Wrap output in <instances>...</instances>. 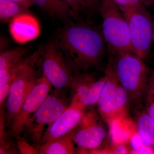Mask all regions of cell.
<instances>
[{
	"instance_id": "6da1fadb",
	"label": "cell",
	"mask_w": 154,
	"mask_h": 154,
	"mask_svg": "<svg viewBox=\"0 0 154 154\" xmlns=\"http://www.w3.org/2000/svg\"><path fill=\"white\" fill-rule=\"evenodd\" d=\"M54 41L74 72L99 67L107 46L102 32L88 23L75 21L67 23Z\"/></svg>"
},
{
	"instance_id": "7a4b0ae2",
	"label": "cell",
	"mask_w": 154,
	"mask_h": 154,
	"mask_svg": "<svg viewBox=\"0 0 154 154\" xmlns=\"http://www.w3.org/2000/svg\"><path fill=\"white\" fill-rule=\"evenodd\" d=\"M119 84L127 92L130 102L139 105L144 96L151 71L143 60L134 53H118L109 55Z\"/></svg>"
},
{
	"instance_id": "3957f363",
	"label": "cell",
	"mask_w": 154,
	"mask_h": 154,
	"mask_svg": "<svg viewBox=\"0 0 154 154\" xmlns=\"http://www.w3.org/2000/svg\"><path fill=\"white\" fill-rule=\"evenodd\" d=\"M102 33L109 55L133 53L129 26L123 13L113 0H101Z\"/></svg>"
},
{
	"instance_id": "277c9868",
	"label": "cell",
	"mask_w": 154,
	"mask_h": 154,
	"mask_svg": "<svg viewBox=\"0 0 154 154\" xmlns=\"http://www.w3.org/2000/svg\"><path fill=\"white\" fill-rule=\"evenodd\" d=\"M147 8L120 9L129 26L133 53L143 60L148 57L152 42L153 17Z\"/></svg>"
},
{
	"instance_id": "5b68a950",
	"label": "cell",
	"mask_w": 154,
	"mask_h": 154,
	"mask_svg": "<svg viewBox=\"0 0 154 154\" xmlns=\"http://www.w3.org/2000/svg\"><path fill=\"white\" fill-rule=\"evenodd\" d=\"M68 107L66 99L60 92L48 95L28 119L24 131L34 143L40 146L45 126L51 124Z\"/></svg>"
},
{
	"instance_id": "8992f818",
	"label": "cell",
	"mask_w": 154,
	"mask_h": 154,
	"mask_svg": "<svg viewBox=\"0 0 154 154\" xmlns=\"http://www.w3.org/2000/svg\"><path fill=\"white\" fill-rule=\"evenodd\" d=\"M39 48L43 75L57 90L68 88L74 72L54 40Z\"/></svg>"
},
{
	"instance_id": "52a82bcc",
	"label": "cell",
	"mask_w": 154,
	"mask_h": 154,
	"mask_svg": "<svg viewBox=\"0 0 154 154\" xmlns=\"http://www.w3.org/2000/svg\"><path fill=\"white\" fill-rule=\"evenodd\" d=\"M100 118L94 109L85 112L79 123L70 132L79 148L78 153H89L99 148L105 140L107 130Z\"/></svg>"
},
{
	"instance_id": "ba28073f",
	"label": "cell",
	"mask_w": 154,
	"mask_h": 154,
	"mask_svg": "<svg viewBox=\"0 0 154 154\" xmlns=\"http://www.w3.org/2000/svg\"><path fill=\"white\" fill-rule=\"evenodd\" d=\"M51 86L43 75L38 78L35 85L22 103L18 113L9 125L10 133L12 136L17 137L24 132L28 119L49 95Z\"/></svg>"
},
{
	"instance_id": "9c48e42d",
	"label": "cell",
	"mask_w": 154,
	"mask_h": 154,
	"mask_svg": "<svg viewBox=\"0 0 154 154\" xmlns=\"http://www.w3.org/2000/svg\"><path fill=\"white\" fill-rule=\"evenodd\" d=\"M38 79L33 66L26 70L12 83L7 101L6 119L9 125L18 113Z\"/></svg>"
},
{
	"instance_id": "30bf717a",
	"label": "cell",
	"mask_w": 154,
	"mask_h": 154,
	"mask_svg": "<svg viewBox=\"0 0 154 154\" xmlns=\"http://www.w3.org/2000/svg\"><path fill=\"white\" fill-rule=\"evenodd\" d=\"M85 113V111L81 108L69 105L48 126L43 134L40 145L70 132L79 123Z\"/></svg>"
},
{
	"instance_id": "8fae6325",
	"label": "cell",
	"mask_w": 154,
	"mask_h": 154,
	"mask_svg": "<svg viewBox=\"0 0 154 154\" xmlns=\"http://www.w3.org/2000/svg\"><path fill=\"white\" fill-rule=\"evenodd\" d=\"M105 84L97 106L99 116L109 126L113 122V102L116 88L120 84L109 60L105 69Z\"/></svg>"
},
{
	"instance_id": "7c38bea8",
	"label": "cell",
	"mask_w": 154,
	"mask_h": 154,
	"mask_svg": "<svg viewBox=\"0 0 154 154\" xmlns=\"http://www.w3.org/2000/svg\"><path fill=\"white\" fill-rule=\"evenodd\" d=\"M10 30L15 41L24 43L34 39L39 34V26L30 13L21 14L11 22Z\"/></svg>"
},
{
	"instance_id": "4fadbf2b",
	"label": "cell",
	"mask_w": 154,
	"mask_h": 154,
	"mask_svg": "<svg viewBox=\"0 0 154 154\" xmlns=\"http://www.w3.org/2000/svg\"><path fill=\"white\" fill-rule=\"evenodd\" d=\"M96 80L94 73L88 71L74 72L68 87L71 98L69 105L78 107Z\"/></svg>"
},
{
	"instance_id": "5bb4252c",
	"label": "cell",
	"mask_w": 154,
	"mask_h": 154,
	"mask_svg": "<svg viewBox=\"0 0 154 154\" xmlns=\"http://www.w3.org/2000/svg\"><path fill=\"white\" fill-rule=\"evenodd\" d=\"M41 51L38 48L33 54L25 57L13 66L0 70V85L6 84L11 87L15 79L23 72L35 65L41 58Z\"/></svg>"
},
{
	"instance_id": "9a60e30c",
	"label": "cell",
	"mask_w": 154,
	"mask_h": 154,
	"mask_svg": "<svg viewBox=\"0 0 154 154\" xmlns=\"http://www.w3.org/2000/svg\"><path fill=\"white\" fill-rule=\"evenodd\" d=\"M141 105H137L135 110V130L142 139L154 149V121Z\"/></svg>"
},
{
	"instance_id": "2e32d148",
	"label": "cell",
	"mask_w": 154,
	"mask_h": 154,
	"mask_svg": "<svg viewBox=\"0 0 154 154\" xmlns=\"http://www.w3.org/2000/svg\"><path fill=\"white\" fill-rule=\"evenodd\" d=\"M34 4L51 17L67 23L74 20L72 11L63 0H33Z\"/></svg>"
},
{
	"instance_id": "e0dca14e",
	"label": "cell",
	"mask_w": 154,
	"mask_h": 154,
	"mask_svg": "<svg viewBox=\"0 0 154 154\" xmlns=\"http://www.w3.org/2000/svg\"><path fill=\"white\" fill-rule=\"evenodd\" d=\"M74 143L70 133L41 145L39 146L40 154H73L76 153Z\"/></svg>"
},
{
	"instance_id": "ac0fdd59",
	"label": "cell",
	"mask_w": 154,
	"mask_h": 154,
	"mask_svg": "<svg viewBox=\"0 0 154 154\" xmlns=\"http://www.w3.org/2000/svg\"><path fill=\"white\" fill-rule=\"evenodd\" d=\"M130 102H131L130 100L128 94L119 84L116 91L115 98L113 102V121L112 122L127 117Z\"/></svg>"
},
{
	"instance_id": "d6986e66",
	"label": "cell",
	"mask_w": 154,
	"mask_h": 154,
	"mask_svg": "<svg viewBox=\"0 0 154 154\" xmlns=\"http://www.w3.org/2000/svg\"><path fill=\"white\" fill-rule=\"evenodd\" d=\"M29 13V8L9 0H0V19L3 22H11L21 14Z\"/></svg>"
},
{
	"instance_id": "ffe728a7",
	"label": "cell",
	"mask_w": 154,
	"mask_h": 154,
	"mask_svg": "<svg viewBox=\"0 0 154 154\" xmlns=\"http://www.w3.org/2000/svg\"><path fill=\"white\" fill-rule=\"evenodd\" d=\"M105 82V76L96 80L86 96L81 100L78 107L85 111L87 107L97 105Z\"/></svg>"
},
{
	"instance_id": "44dd1931",
	"label": "cell",
	"mask_w": 154,
	"mask_h": 154,
	"mask_svg": "<svg viewBox=\"0 0 154 154\" xmlns=\"http://www.w3.org/2000/svg\"><path fill=\"white\" fill-rule=\"evenodd\" d=\"M27 53L26 48L18 47L4 51L0 54V70L13 66L25 58Z\"/></svg>"
},
{
	"instance_id": "7402d4cb",
	"label": "cell",
	"mask_w": 154,
	"mask_h": 154,
	"mask_svg": "<svg viewBox=\"0 0 154 154\" xmlns=\"http://www.w3.org/2000/svg\"><path fill=\"white\" fill-rule=\"evenodd\" d=\"M128 143L131 149L130 154H154V149L142 139L136 130L131 134Z\"/></svg>"
},
{
	"instance_id": "603a6c76",
	"label": "cell",
	"mask_w": 154,
	"mask_h": 154,
	"mask_svg": "<svg viewBox=\"0 0 154 154\" xmlns=\"http://www.w3.org/2000/svg\"><path fill=\"white\" fill-rule=\"evenodd\" d=\"M143 100L146 112L154 121V70H151Z\"/></svg>"
},
{
	"instance_id": "cb8c5ba5",
	"label": "cell",
	"mask_w": 154,
	"mask_h": 154,
	"mask_svg": "<svg viewBox=\"0 0 154 154\" xmlns=\"http://www.w3.org/2000/svg\"><path fill=\"white\" fill-rule=\"evenodd\" d=\"M71 9L76 22H82L81 15L84 13L87 15V13L82 0H63Z\"/></svg>"
},
{
	"instance_id": "d4e9b609",
	"label": "cell",
	"mask_w": 154,
	"mask_h": 154,
	"mask_svg": "<svg viewBox=\"0 0 154 154\" xmlns=\"http://www.w3.org/2000/svg\"><path fill=\"white\" fill-rule=\"evenodd\" d=\"M88 16L100 15L101 0H82Z\"/></svg>"
},
{
	"instance_id": "484cf974",
	"label": "cell",
	"mask_w": 154,
	"mask_h": 154,
	"mask_svg": "<svg viewBox=\"0 0 154 154\" xmlns=\"http://www.w3.org/2000/svg\"><path fill=\"white\" fill-rule=\"evenodd\" d=\"M17 143L20 153L22 154H38L39 152L26 141L24 138L17 137Z\"/></svg>"
},
{
	"instance_id": "4316f807",
	"label": "cell",
	"mask_w": 154,
	"mask_h": 154,
	"mask_svg": "<svg viewBox=\"0 0 154 154\" xmlns=\"http://www.w3.org/2000/svg\"><path fill=\"white\" fill-rule=\"evenodd\" d=\"M120 9H140L146 7L140 0H113Z\"/></svg>"
},
{
	"instance_id": "83f0119b",
	"label": "cell",
	"mask_w": 154,
	"mask_h": 154,
	"mask_svg": "<svg viewBox=\"0 0 154 154\" xmlns=\"http://www.w3.org/2000/svg\"><path fill=\"white\" fill-rule=\"evenodd\" d=\"M15 153H17L12 142L9 140L0 142V154Z\"/></svg>"
},
{
	"instance_id": "f1b7e54d",
	"label": "cell",
	"mask_w": 154,
	"mask_h": 154,
	"mask_svg": "<svg viewBox=\"0 0 154 154\" xmlns=\"http://www.w3.org/2000/svg\"><path fill=\"white\" fill-rule=\"evenodd\" d=\"M9 1L18 3L19 5L28 8H29L30 7L34 4L33 0H9Z\"/></svg>"
},
{
	"instance_id": "f546056e",
	"label": "cell",
	"mask_w": 154,
	"mask_h": 154,
	"mask_svg": "<svg viewBox=\"0 0 154 154\" xmlns=\"http://www.w3.org/2000/svg\"><path fill=\"white\" fill-rule=\"evenodd\" d=\"M140 1L147 8L154 9V0H140Z\"/></svg>"
},
{
	"instance_id": "4dcf8cb0",
	"label": "cell",
	"mask_w": 154,
	"mask_h": 154,
	"mask_svg": "<svg viewBox=\"0 0 154 154\" xmlns=\"http://www.w3.org/2000/svg\"><path fill=\"white\" fill-rule=\"evenodd\" d=\"M153 26L152 42H153L154 44V14L153 16Z\"/></svg>"
}]
</instances>
